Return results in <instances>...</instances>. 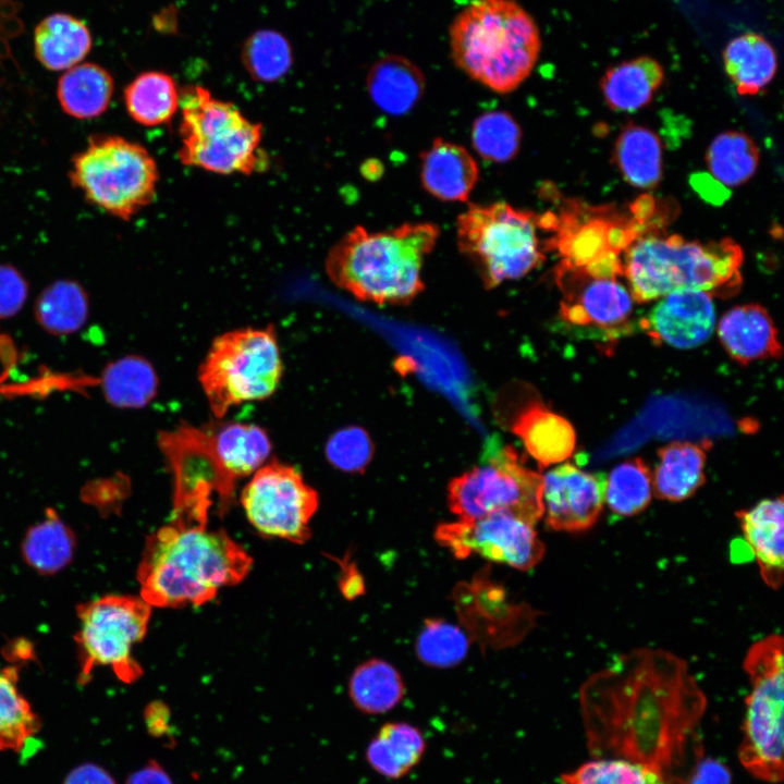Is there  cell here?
<instances>
[{"label": "cell", "instance_id": "ffe728a7", "mask_svg": "<svg viewBox=\"0 0 784 784\" xmlns=\"http://www.w3.org/2000/svg\"><path fill=\"white\" fill-rule=\"evenodd\" d=\"M718 335L727 354L743 365L782 355L773 319L759 304L728 309L718 323Z\"/></svg>", "mask_w": 784, "mask_h": 784}, {"label": "cell", "instance_id": "74e56055", "mask_svg": "<svg viewBox=\"0 0 784 784\" xmlns=\"http://www.w3.org/2000/svg\"><path fill=\"white\" fill-rule=\"evenodd\" d=\"M652 497V474L639 457L620 463L604 478V505L617 516L629 517L641 513Z\"/></svg>", "mask_w": 784, "mask_h": 784}, {"label": "cell", "instance_id": "d590c367", "mask_svg": "<svg viewBox=\"0 0 784 784\" xmlns=\"http://www.w3.org/2000/svg\"><path fill=\"white\" fill-rule=\"evenodd\" d=\"M74 548L72 530L49 510L46 517L26 532L22 552L26 563L36 572L51 575L70 563Z\"/></svg>", "mask_w": 784, "mask_h": 784}, {"label": "cell", "instance_id": "f1b7e54d", "mask_svg": "<svg viewBox=\"0 0 784 784\" xmlns=\"http://www.w3.org/2000/svg\"><path fill=\"white\" fill-rule=\"evenodd\" d=\"M613 163L630 185L654 188L662 176V145L650 128L626 124L620 132L613 148Z\"/></svg>", "mask_w": 784, "mask_h": 784}, {"label": "cell", "instance_id": "f35d334b", "mask_svg": "<svg viewBox=\"0 0 784 784\" xmlns=\"http://www.w3.org/2000/svg\"><path fill=\"white\" fill-rule=\"evenodd\" d=\"M39 726L38 716L19 690L16 669H0V750L23 749Z\"/></svg>", "mask_w": 784, "mask_h": 784}, {"label": "cell", "instance_id": "8fae6325", "mask_svg": "<svg viewBox=\"0 0 784 784\" xmlns=\"http://www.w3.org/2000/svg\"><path fill=\"white\" fill-rule=\"evenodd\" d=\"M542 487V475L527 468L517 452L505 445L450 481L448 505L458 519L506 512L536 525L543 516Z\"/></svg>", "mask_w": 784, "mask_h": 784}, {"label": "cell", "instance_id": "484cf974", "mask_svg": "<svg viewBox=\"0 0 784 784\" xmlns=\"http://www.w3.org/2000/svg\"><path fill=\"white\" fill-rule=\"evenodd\" d=\"M706 445L671 442L658 451L652 474L653 494L672 502L690 498L706 481Z\"/></svg>", "mask_w": 784, "mask_h": 784}, {"label": "cell", "instance_id": "30bf717a", "mask_svg": "<svg viewBox=\"0 0 784 784\" xmlns=\"http://www.w3.org/2000/svg\"><path fill=\"white\" fill-rule=\"evenodd\" d=\"M282 362L272 326L218 336L199 368V381L217 417L230 407L270 396L279 385Z\"/></svg>", "mask_w": 784, "mask_h": 784}, {"label": "cell", "instance_id": "44dd1931", "mask_svg": "<svg viewBox=\"0 0 784 784\" xmlns=\"http://www.w3.org/2000/svg\"><path fill=\"white\" fill-rule=\"evenodd\" d=\"M422 187L443 201H466L479 179L469 151L455 143L436 138L420 156Z\"/></svg>", "mask_w": 784, "mask_h": 784}, {"label": "cell", "instance_id": "4316f807", "mask_svg": "<svg viewBox=\"0 0 784 784\" xmlns=\"http://www.w3.org/2000/svg\"><path fill=\"white\" fill-rule=\"evenodd\" d=\"M91 44L87 26L65 13L46 16L34 33L36 59L50 71H66L81 63L89 53Z\"/></svg>", "mask_w": 784, "mask_h": 784}, {"label": "cell", "instance_id": "2e32d148", "mask_svg": "<svg viewBox=\"0 0 784 784\" xmlns=\"http://www.w3.org/2000/svg\"><path fill=\"white\" fill-rule=\"evenodd\" d=\"M554 279L562 293L560 317L565 322L609 336L628 331L635 301L620 277L593 275L559 264Z\"/></svg>", "mask_w": 784, "mask_h": 784}, {"label": "cell", "instance_id": "60d3db41", "mask_svg": "<svg viewBox=\"0 0 784 784\" xmlns=\"http://www.w3.org/2000/svg\"><path fill=\"white\" fill-rule=\"evenodd\" d=\"M522 130L505 111L479 115L471 126V143L478 155L489 161L506 162L519 150Z\"/></svg>", "mask_w": 784, "mask_h": 784}, {"label": "cell", "instance_id": "7bdbcfd3", "mask_svg": "<svg viewBox=\"0 0 784 784\" xmlns=\"http://www.w3.org/2000/svg\"><path fill=\"white\" fill-rule=\"evenodd\" d=\"M468 647V638L460 627L442 620H427L418 635L416 652L428 665L450 667L465 658Z\"/></svg>", "mask_w": 784, "mask_h": 784}, {"label": "cell", "instance_id": "7402d4cb", "mask_svg": "<svg viewBox=\"0 0 784 784\" xmlns=\"http://www.w3.org/2000/svg\"><path fill=\"white\" fill-rule=\"evenodd\" d=\"M540 468L569 458L576 448L573 426L539 402L526 405L510 426Z\"/></svg>", "mask_w": 784, "mask_h": 784}, {"label": "cell", "instance_id": "9c48e42d", "mask_svg": "<svg viewBox=\"0 0 784 784\" xmlns=\"http://www.w3.org/2000/svg\"><path fill=\"white\" fill-rule=\"evenodd\" d=\"M784 641L779 634L754 642L743 661L750 691L746 698L738 758L755 777L783 780Z\"/></svg>", "mask_w": 784, "mask_h": 784}, {"label": "cell", "instance_id": "277c9868", "mask_svg": "<svg viewBox=\"0 0 784 784\" xmlns=\"http://www.w3.org/2000/svg\"><path fill=\"white\" fill-rule=\"evenodd\" d=\"M743 252L733 240L701 243L650 229L622 254L623 277L637 303L679 290H697L726 297L742 284Z\"/></svg>", "mask_w": 784, "mask_h": 784}, {"label": "cell", "instance_id": "c3c4849f", "mask_svg": "<svg viewBox=\"0 0 784 784\" xmlns=\"http://www.w3.org/2000/svg\"><path fill=\"white\" fill-rule=\"evenodd\" d=\"M170 711L161 701L149 703L144 711V721L147 732L155 737L169 735Z\"/></svg>", "mask_w": 784, "mask_h": 784}, {"label": "cell", "instance_id": "836d02e7", "mask_svg": "<svg viewBox=\"0 0 784 784\" xmlns=\"http://www.w3.org/2000/svg\"><path fill=\"white\" fill-rule=\"evenodd\" d=\"M106 401L119 408H140L156 395L158 379L148 360L126 356L109 364L100 378Z\"/></svg>", "mask_w": 784, "mask_h": 784}, {"label": "cell", "instance_id": "3957f363", "mask_svg": "<svg viewBox=\"0 0 784 784\" xmlns=\"http://www.w3.org/2000/svg\"><path fill=\"white\" fill-rule=\"evenodd\" d=\"M439 235V226L430 222L381 232L357 225L331 247L326 272L359 301L407 304L424 290L422 264Z\"/></svg>", "mask_w": 784, "mask_h": 784}, {"label": "cell", "instance_id": "f546056e", "mask_svg": "<svg viewBox=\"0 0 784 784\" xmlns=\"http://www.w3.org/2000/svg\"><path fill=\"white\" fill-rule=\"evenodd\" d=\"M209 434L220 464L235 480L255 471L271 451L267 432L256 425L223 424Z\"/></svg>", "mask_w": 784, "mask_h": 784}, {"label": "cell", "instance_id": "4fadbf2b", "mask_svg": "<svg viewBox=\"0 0 784 784\" xmlns=\"http://www.w3.org/2000/svg\"><path fill=\"white\" fill-rule=\"evenodd\" d=\"M158 445L174 475V502L171 522L207 524L211 497L220 506L230 504L235 479L222 467L208 431L182 425L158 436Z\"/></svg>", "mask_w": 784, "mask_h": 784}, {"label": "cell", "instance_id": "7dc6e473", "mask_svg": "<svg viewBox=\"0 0 784 784\" xmlns=\"http://www.w3.org/2000/svg\"><path fill=\"white\" fill-rule=\"evenodd\" d=\"M63 784H117L111 774L100 765L84 763L72 769Z\"/></svg>", "mask_w": 784, "mask_h": 784}, {"label": "cell", "instance_id": "bcb514c9", "mask_svg": "<svg viewBox=\"0 0 784 784\" xmlns=\"http://www.w3.org/2000/svg\"><path fill=\"white\" fill-rule=\"evenodd\" d=\"M681 784H732V774L721 761L700 752L687 770Z\"/></svg>", "mask_w": 784, "mask_h": 784}, {"label": "cell", "instance_id": "b9f144b4", "mask_svg": "<svg viewBox=\"0 0 784 784\" xmlns=\"http://www.w3.org/2000/svg\"><path fill=\"white\" fill-rule=\"evenodd\" d=\"M559 784H669L656 770L623 758H596L563 774Z\"/></svg>", "mask_w": 784, "mask_h": 784}, {"label": "cell", "instance_id": "6da1fadb", "mask_svg": "<svg viewBox=\"0 0 784 784\" xmlns=\"http://www.w3.org/2000/svg\"><path fill=\"white\" fill-rule=\"evenodd\" d=\"M588 748L596 758H623L681 784L700 745L696 728L707 699L685 660L642 647L591 674L579 690Z\"/></svg>", "mask_w": 784, "mask_h": 784}, {"label": "cell", "instance_id": "681fc988", "mask_svg": "<svg viewBox=\"0 0 784 784\" xmlns=\"http://www.w3.org/2000/svg\"><path fill=\"white\" fill-rule=\"evenodd\" d=\"M125 784H173L168 772L155 760H149L133 772Z\"/></svg>", "mask_w": 784, "mask_h": 784}, {"label": "cell", "instance_id": "5b68a950", "mask_svg": "<svg viewBox=\"0 0 784 784\" xmlns=\"http://www.w3.org/2000/svg\"><path fill=\"white\" fill-rule=\"evenodd\" d=\"M454 63L493 91L516 89L532 72L541 35L535 19L515 0H474L449 27Z\"/></svg>", "mask_w": 784, "mask_h": 784}, {"label": "cell", "instance_id": "ee69618b", "mask_svg": "<svg viewBox=\"0 0 784 784\" xmlns=\"http://www.w3.org/2000/svg\"><path fill=\"white\" fill-rule=\"evenodd\" d=\"M372 452L370 438L359 427L338 431L326 445V455L330 463L345 471L363 470L370 462Z\"/></svg>", "mask_w": 784, "mask_h": 784}, {"label": "cell", "instance_id": "ac0fdd59", "mask_svg": "<svg viewBox=\"0 0 784 784\" xmlns=\"http://www.w3.org/2000/svg\"><path fill=\"white\" fill-rule=\"evenodd\" d=\"M715 310L712 296L697 290H679L660 298L640 327L654 342L675 348H694L712 334Z\"/></svg>", "mask_w": 784, "mask_h": 784}, {"label": "cell", "instance_id": "8992f818", "mask_svg": "<svg viewBox=\"0 0 784 784\" xmlns=\"http://www.w3.org/2000/svg\"><path fill=\"white\" fill-rule=\"evenodd\" d=\"M180 107L177 158L183 164L219 174H250L264 166L262 125L249 121L234 103L188 85L180 90Z\"/></svg>", "mask_w": 784, "mask_h": 784}, {"label": "cell", "instance_id": "4dcf8cb0", "mask_svg": "<svg viewBox=\"0 0 784 784\" xmlns=\"http://www.w3.org/2000/svg\"><path fill=\"white\" fill-rule=\"evenodd\" d=\"M128 115L144 126L168 123L180 108V90L172 76L160 71L138 74L124 89Z\"/></svg>", "mask_w": 784, "mask_h": 784}, {"label": "cell", "instance_id": "ba28073f", "mask_svg": "<svg viewBox=\"0 0 784 784\" xmlns=\"http://www.w3.org/2000/svg\"><path fill=\"white\" fill-rule=\"evenodd\" d=\"M538 230V215L503 201L471 205L456 219L458 249L487 289L519 279L546 260Z\"/></svg>", "mask_w": 784, "mask_h": 784}, {"label": "cell", "instance_id": "9a60e30c", "mask_svg": "<svg viewBox=\"0 0 784 784\" xmlns=\"http://www.w3.org/2000/svg\"><path fill=\"white\" fill-rule=\"evenodd\" d=\"M434 536L456 558L475 553L520 571L535 567L546 551L535 525L506 512L440 524Z\"/></svg>", "mask_w": 784, "mask_h": 784}, {"label": "cell", "instance_id": "83f0119b", "mask_svg": "<svg viewBox=\"0 0 784 784\" xmlns=\"http://www.w3.org/2000/svg\"><path fill=\"white\" fill-rule=\"evenodd\" d=\"M114 91L111 74L101 65L78 63L61 75L57 85V98L64 113L87 120L106 112Z\"/></svg>", "mask_w": 784, "mask_h": 784}, {"label": "cell", "instance_id": "1f68e13d", "mask_svg": "<svg viewBox=\"0 0 784 784\" xmlns=\"http://www.w3.org/2000/svg\"><path fill=\"white\" fill-rule=\"evenodd\" d=\"M425 740L420 732L402 722L387 723L367 747V761L381 775L397 779L420 760Z\"/></svg>", "mask_w": 784, "mask_h": 784}, {"label": "cell", "instance_id": "e575fe53", "mask_svg": "<svg viewBox=\"0 0 784 784\" xmlns=\"http://www.w3.org/2000/svg\"><path fill=\"white\" fill-rule=\"evenodd\" d=\"M404 690L403 679L396 669L379 659L359 664L348 682L353 703L367 714L391 710L401 701Z\"/></svg>", "mask_w": 784, "mask_h": 784}, {"label": "cell", "instance_id": "d6a6232c", "mask_svg": "<svg viewBox=\"0 0 784 784\" xmlns=\"http://www.w3.org/2000/svg\"><path fill=\"white\" fill-rule=\"evenodd\" d=\"M89 314L88 296L74 280H57L46 286L35 304V318L52 334L64 335L78 331Z\"/></svg>", "mask_w": 784, "mask_h": 784}, {"label": "cell", "instance_id": "5bb4252c", "mask_svg": "<svg viewBox=\"0 0 784 784\" xmlns=\"http://www.w3.org/2000/svg\"><path fill=\"white\" fill-rule=\"evenodd\" d=\"M249 524L261 535L304 543L318 494L293 466L272 462L259 468L241 494Z\"/></svg>", "mask_w": 784, "mask_h": 784}, {"label": "cell", "instance_id": "ab89813d", "mask_svg": "<svg viewBox=\"0 0 784 784\" xmlns=\"http://www.w3.org/2000/svg\"><path fill=\"white\" fill-rule=\"evenodd\" d=\"M241 61L254 81L272 83L290 71L293 50L282 33L268 28L258 29L245 39L241 49Z\"/></svg>", "mask_w": 784, "mask_h": 784}, {"label": "cell", "instance_id": "f6af8a7d", "mask_svg": "<svg viewBox=\"0 0 784 784\" xmlns=\"http://www.w3.org/2000/svg\"><path fill=\"white\" fill-rule=\"evenodd\" d=\"M27 295L28 284L23 274L11 265H0V319L15 316Z\"/></svg>", "mask_w": 784, "mask_h": 784}, {"label": "cell", "instance_id": "d6986e66", "mask_svg": "<svg viewBox=\"0 0 784 784\" xmlns=\"http://www.w3.org/2000/svg\"><path fill=\"white\" fill-rule=\"evenodd\" d=\"M751 555L764 584L777 590L783 583L784 568V503L783 497L764 499L750 509L736 513Z\"/></svg>", "mask_w": 784, "mask_h": 784}, {"label": "cell", "instance_id": "cb8c5ba5", "mask_svg": "<svg viewBox=\"0 0 784 784\" xmlns=\"http://www.w3.org/2000/svg\"><path fill=\"white\" fill-rule=\"evenodd\" d=\"M722 59L727 77L742 96L762 91L777 71L775 48L767 37L756 32H746L730 39Z\"/></svg>", "mask_w": 784, "mask_h": 784}, {"label": "cell", "instance_id": "8d00e7d4", "mask_svg": "<svg viewBox=\"0 0 784 784\" xmlns=\"http://www.w3.org/2000/svg\"><path fill=\"white\" fill-rule=\"evenodd\" d=\"M759 149L747 134L727 131L709 145L706 163L710 174L721 184L739 186L748 182L759 164Z\"/></svg>", "mask_w": 784, "mask_h": 784}, {"label": "cell", "instance_id": "7c38bea8", "mask_svg": "<svg viewBox=\"0 0 784 784\" xmlns=\"http://www.w3.org/2000/svg\"><path fill=\"white\" fill-rule=\"evenodd\" d=\"M77 613L82 675L109 666L125 683L138 679L143 671L133 647L146 635L151 607L140 596L107 595L79 605Z\"/></svg>", "mask_w": 784, "mask_h": 784}, {"label": "cell", "instance_id": "603a6c76", "mask_svg": "<svg viewBox=\"0 0 784 784\" xmlns=\"http://www.w3.org/2000/svg\"><path fill=\"white\" fill-rule=\"evenodd\" d=\"M663 81L662 64L651 56H638L610 66L600 89L611 110L634 112L651 102Z\"/></svg>", "mask_w": 784, "mask_h": 784}, {"label": "cell", "instance_id": "e0dca14e", "mask_svg": "<svg viewBox=\"0 0 784 784\" xmlns=\"http://www.w3.org/2000/svg\"><path fill=\"white\" fill-rule=\"evenodd\" d=\"M546 524L553 530L579 532L590 529L604 505V477L561 464L542 476Z\"/></svg>", "mask_w": 784, "mask_h": 784}, {"label": "cell", "instance_id": "d4e9b609", "mask_svg": "<svg viewBox=\"0 0 784 784\" xmlns=\"http://www.w3.org/2000/svg\"><path fill=\"white\" fill-rule=\"evenodd\" d=\"M367 90L377 107L389 114L411 111L425 90V77L411 60L389 54L372 64L367 74Z\"/></svg>", "mask_w": 784, "mask_h": 784}, {"label": "cell", "instance_id": "52a82bcc", "mask_svg": "<svg viewBox=\"0 0 784 784\" xmlns=\"http://www.w3.org/2000/svg\"><path fill=\"white\" fill-rule=\"evenodd\" d=\"M69 179L87 203L127 221L155 199L159 171L140 144L93 134L72 157Z\"/></svg>", "mask_w": 784, "mask_h": 784}, {"label": "cell", "instance_id": "7a4b0ae2", "mask_svg": "<svg viewBox=\"0 0 784 784\" xmlns=\"http://www.w3.org/2000/svg\"><path fill=\"white\" fill-rule=\"evenodd\" d=\"M252 564L225 531L170 522L146 541L137 572L140 597L150 607L201 605L241 583Z\"/></svg>", "mask_w": 784, "mask_h": 784}]
</instances>
